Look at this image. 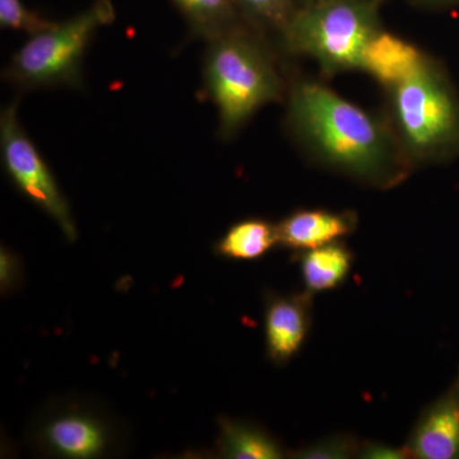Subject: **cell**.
<instances>
[{
	"mask_svg": "<svg viewBox=\"0 0 459 459\" xmlns=\"http://www.w3.org/2000/svg\"><path fill=\"white\" fill-rule=\"evenodd\" d=\"M292 131L323 164L377 188L404 179L410 162L385 126L323 84L299 83L290 98Z\"/></svg>",
	"mask_w": 459,
	"mask_h": 459,
	"instance_id": "obj_1",
	"label": "cell"
},
{
	"mask_svg": "<svg viewBox=\"0 0 459 459\" xmlns=\"http://www.w3.org/2000/svg\"><path fill=\"white\" fill-rule=\"evenodd\" d=\"M204 81L219 110L222 137H231L259 108L282 95V80L270 56L240 27L210 41Z\"/></svg>",
	"mask_w": 459,
	"mask_h": 459,
	"instance_id": "obj_2",
	"label": "cell"
},
{
	"mask_svg": "<svg viewBox=\"0 0 459 459\" xmlns=\"http://www.w3.org/2000/svg\"><path fill=\"white\" fill-rule=\"evenodd\" d=\"M379 31L377 0H329L299 5L281 36L292 53L338 74L361 68L365 50Z\"/></svg>",
	"mask_w": 459,
	"mask_h": 459,
	"instance_id": "obj_3",
	"label": "cell"
},
{
	"mask_svg": "<svg viewBox=\"0 0 459 459\" xmlns=\"http://www.w3.org/2000/svg\"><path fill=\"white\" fill-rule=\"evenodd\" d=\"M115 16L110 0H96L86 11L31 35L12 57L7 77L23 89L78 86L87 47Z\"/></svg>",
	"mask_w": 459,
	"mask_h": 459,
	"instance_id": "obj_4",
	"label": "cell"
},
{
	"mask_svg": "<svg viewBox=\"0 0 459 459\" xmlns=\"http://www.w3.org/2000/svg\"><path fill=\"white\" fill-rule=\"evenodd\" d=\"M392 91L395 123L410 161L433 159L457 140V104L431 63Z\"/></svg>",
	"mask_w": 459,
	"mask_h": 459,
	"instance_id": "obj_5",
	"label": "cell"
},
{
	"mask_svg": "<svg viewBox=\"0 0 459 459\" xmlns=\"http://www.w3.org/2000/svg\"><path fill=\"white\" fill-rule=\"evenodd\" d=\"M0 144L5 171L30 201L49 214L69 241L77 238L71 207L49 166L21 126L17 104L9 105L0 117Z\"/></svg>",
	"mask_w": 459,
	"mask_h": 459,
	"instance_id": "obj_6",
	"label": "cell"
},
{
	"mask_svg": "<svg viewBox=\"0 0 459 459\" xmlns=\"http://www.w3.org/2000/svg\"><path fill=\"white\" fill-rule=\"evenodd\" d=\"M36 440L56 457L91 459L113 451L117 431L107 416L86 404L63 403L41 419Z\"/></svg>",
	"mask_w": 459,
	"mask_h": 459,
	"instance_id": "obj_7",
	"label": "cell"
},
{
	"mask_svg": "<svg viewBox=\"0 0 459 459\" xmlns=\"http://www.w3.org/2000/svg\"><path fill=\"white\" fill-rule=\"evenodd\" d=\"M314 318V295L307 290L290 294H270L265 300L264 331L267 355L283 367L301 351Z\"/></svg>",
	"mask_w": 459,
	"mask_h": 459,
	"instance_id": "obj_8",
	"label": "cell"
},
{
	"mask_svg": "<svg viewBox=\"0 0 459 459\" xmlns=\"http://www.w3.org/2000/svg\"><path fill=\"white\" fill-rule=\"evenodd\" d=\"M404 446L410 458L459 459V371L452 385L420 413Z\"/></svg>",
	"mask_w": 459,
	"mask_h": 459,
	"instance_id": "obj_9",
	"label": "cell"
},
{
	"mask_svg": "<svg viewBox=\"0 0 459 459\" xmlns=\"http://www.w3.org/2000/svg\"><path fill=\"white\" fill-rule=\"evenodd\" d=\"M358 219L352 212L313 208L290 213L277 223L279 243L296 253L342 241L356 230Z\"/></svg>",
	"mask_w": 459,
	"mask_h": 459,
	"instance_id": "obj_10",
	"label": "cell"
},
{
	"mask_svg": "<svg viewBox=\"0 0 459 459\" xmlns=\"http://www.w3.org/2000/svg\"><path fill=\"white\" fill-rule=\"evenodd\" d=\"M427 62V57L415 45L380 30L368 45L360 69L392 90L416 74Z\"/></svg>",
	"mask_w": 459,
	"mask_h": 459,
	"instance_id": "obj_11",
	"label": "cell"
},
{
	"mask_svg": "<svg viewBox=\"0 0 459 459\" xmlns=\"http://www.w3.org/2000/svg\"><path fill=\"white\" fill-rule=\"evenodd\" d=\"M217 440L220 455L230 459H280L290 457L285 446L261 425L243 420H220Z\"/></svg>",
	"mask_w": 459,
	"mask_h": 459,
	"instance_id": "obj_12",
	"label": "cell"
},
{
	"mask_svg": "<svg viewBox=\"0 0 459 459\" xmlns=\"http://www.w3.org/2000/svg\"><path fill=\"white\" fill-rule=\"evenodd\" d=\"M305 290L318 295L333 291L346 282L355 255L342 241L299 253Z\"/></svg>",
	"mask_w": 459,
	"mask_h": 459,
	"instance_id": "obj_13",
	"label": "cell"
},
{
	"mask_svg": "<svg viewBox=\"0 0 459 459\" xmlns=\"http://www.w3.org/2000/svg\"><path fill=\"white\" fill-rule=\"evenodd\" d=\"M279 246L277 225L267 220L247 219L228 230L216 250L231 261H256Z\"/></svg>",
	"mask_w": 459,
	"mask_h": 459,
	"instance_id": "obj_14",
	"label": "cell"
},
{
	"mask_svg": "<svg viewBox=\"0 0 459 459\" xmlns=\"http://www.w3.org/2000/svg\"><path fill=\"white\" fill-rule=\"evenodd\" d=\"M186 18L193 31L213 40L238 29L240 11L234 0H172Z\"/></svg>",
	"mask_w": 459,
	"mask_h": 459,
	"instance_id": "obj_15",
	"label": "cell"
},
{
	"mask_svg": "<svg viewBox=\"0 0 459 459\" xmlns=\"http://www.w3.org/2000/svg\"><path fill=\"white\" fill-rule=\"evenodd\" d=\"M241 14L256 25L283 32L295 16V0H234Z\"/></svg>",
	"mask_w": 459,
	"mask_h": 459,
	"instance_id": "obj_16",
	"label": "cell"
},
{
	"mask_svg": "<svg viewBox=\"0 0 459 459\" xmlns=\"http://www.w3.org/2000/svg\"><path fill=\"white\" fill-rule=\"evenodd\" d=\"M361 439L356 435L338 433L320 437L298 451L290 452V457L298 459H350L358 458Z\"/></svg>",
	"mask_w": 459,
	"mask_h": 459,
	"instance_id": "obj_17",
	"label": "cell"
},
{
	"mask_svg": "<svg viewBox=\"0 0 459 459\" xmlns=\"http://www.w3.org/2000/svg\"><path fill=\"white\" fill-rule=\"evenodd\" d=\"M0 23L7 29L35 35L54 22L29 11L21 0H0Z\"/></svg>",
	"mask_w": 459,
	"mask_h": 459,
	"instance_id": "obj_18",
	"label": "cell"
},
{
	"mask_svg": "<svg viewBox=\"0 0 459 459\" xmlns=\"http://www.w3.org/2000/svg\"><path fill=\"white\" fill-rule=\"evenodd\" d=\"M358 458L361 459H407L410 458L406 446H394L391 444L362 440Z\"/></svg>",
	"mask_w": 459,
	"mask_h": 459,
	"instance_id": "obj_19",
	"label": "cell"
},
{
	"mask_svg": "<svg viewBox=\"0 0 459 459\" xmlns=\"http://www.w3.org/2000/svg\"><path fill=\"white\" fill-rule=\"evenodd\" d=\"M0 281H2L3 291H9L14 289L20 281L21 268L16 256L8 250H2V267H0Z\"/></svg>",
	"mask_w": 459,
	"mask_h": 459,
	"instance_id": "obj_20",
	"label": "cell"
},
{
	"mask_svg": "<svg viewBox=\"0 0 459 459\" xmlns=\"http://www.w3.org/2000/svg\"><path fill=\"white\" fill-rule=\"evenodd\" d=\"M411 2L424 7H439V5L457 4L459 0H411Z\"/></svg>",
	"mask_w": 459,
	"mask_h": 459,
	"instance_id": "obj_21",
	"label": "cell"
},
{
	"mask_svg": "<svg viewBox=\"0 0 459 459\" xmlns=\"http://www.w3.org/2000/svg\"><path fill=\"white\" fill-rule=\"evenodd\" d=\"M329 2V0H300V5L319 4V3Z\"/></svg>",
	"mask_w": 459,
	"mask_h": 459,
	"instance_id": "obj_22",
	"label": "cell"
}]
</instances>
